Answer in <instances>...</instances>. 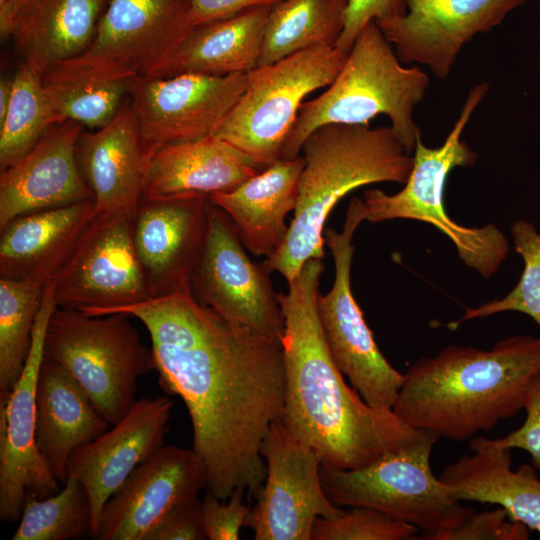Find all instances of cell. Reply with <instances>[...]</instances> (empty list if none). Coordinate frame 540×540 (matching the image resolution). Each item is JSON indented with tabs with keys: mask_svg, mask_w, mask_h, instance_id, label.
Returning <instances> with one entry per match:
<instances>
[{
	"mask_svg": "<svg viewBox=\"0 0 540 540\" xmlns=\"http://www.w3.org/2000/svg\"><path fill=\"white\" fill-rule=\"evenodd\" d=\"M114 313L149 333L161 387L186 405L208 492L223 500L256 494L266 477L261 446L283 410L281 340L224 318L191 289L107 314Z\"/></svg>",
	"mask_w": 540,
	"mask_h": 540,
	"instance_id": "obj_1",
	"label": "cell"
},
{
	"mask_svg": "<svg viewBox=\"0 0 540 540\" xmlns=\"http://www.w3.org/2000/svg\"><path fill=\"white\" fill-rule=\"evenodd\" d=\"M322 259L307 260L277 293L284 316L281 338L284 402L280 420L318 456L321 467L350 470L415 442L424 430L392 410L368 405L335 364L318 313Z\"/></svg>",
	"mask_w": 540,
	"mask_h": 540,
	"instance_id": "obj_2",
	"label": "cell"
},
{
	"mask_svg": "<svg viewBox=\"0 0 540 540\" xmlns=\"http://www.w3.org/2000/svg\"><path fill=\"white\" fill-rule=\"evenodd\" d=\"M540 369V339L516 335L490 350L449 346L413 363L392 411L414 429L464 441L516 416Z\"/></svg>",
	"mask_w": 540,
	"mask_h": 540,
	"instance_id": "obj_3",
	"label": "cell"
},
{
	"mask_svg": "<svg viewBox=\"0 0 540 540\" xmlns=\"http://www.w3.org/2000/svg\"><path fill=\"white\" fill-rule=\"evenodd\" d=\"M305 166L289 231L282 247L264 260L291 281L309 259H323L326 220L346 194L378 182L405 184L414 158L391 127L327 124L302 146Z\"/></svg>",
	"mask_w": 540,
	"mask_h": 540,
	"instance_id": "obj_4",
	"label": "cell"
},
{
	"mask_svg": "<svg viewBox=\"0 0 540 540\" xmlns=\"http://www.w3.org/2000/svg\"><path fill=\"white\" fill-rule=\"evenodd\" d=\"M428 86V75L417 66H402L391 43L370 21L357 35L328 89L301 104L281 158L299 157L305 140L321 126L369 125L378 115L390 119L391 129L410 154L421 137L413 112Z\"/></svg>",
	"mask_w": 540,
	"mask_h": 540,
	"instance_id": "obj_5",
	"label": "cell"
},
{
	"mask_svg": "<svg viewBox=\"0 0 540 540\" xmlns=\"http://www.w3.org/2000/svg\"><path fill=\"white\" fill-rule=\"evenodd\" d=\"M488 90V83H480L468 92L441 146L430 148L421 137L417 139L413 168L402 190L392 195L380 189L363 192L367 221L378 223L399 218L432 224L453 242L460 259L486 278L497 272L506 258L507 238L493 224L469 228L453 221L445 211L444 189L454 168L472 166L477 160V154L462 140V134Z\"/></svg>",
	"mask_w": 540,
	"mask_h": 540,
	"instance_id": "obj_6",
	"label": "cell"
},
{
	"mask_svg": "<svg viewBox=\"0 0 540 540\" xmlns=\"http://www.w3.org/2000/svg\"><path fill=\"white\" fill-rule=\"evenodd\" d=\"M438 436L424 430L412 444L357 469L321 467L324 491L337 506L368 507L416 526L419 539L448 540L473 513L431 468Z\"/></svg>",
	"mask_w": 540,
	"mask_h": 540,
	"instance_id": "obj_7",
	"label": "cell"
},
{
	"mask_svg": "<svg viewBox=\"0 0 540 540\" xmlns=\"http://www.w3.org/2000/svg\"><path fill=\"white\" fill-rule=\"evenodd\" d=\"M129 317L56 307L45 334L44 358L76 380L110 425L131 409L138 379L154 369L152 349Z\"/></svg>",
	"mask_w": 540,
	"mask_h": 540,
	"instance_id": "obj_8",
	"label": "cell"
},
{
	"mask_svg": "<svg viewBox=\"0 0 540 540\" xmlns=\"http://www.w3.org/2000/svg\"><path fill=\"white\" fill-rule=\"evenodd\" d=\"M346 58L335 46L316 47L250 71L246 90L214 136L268 167L281 158L303 99L329 86Z\"/></svg>",
	"mask_w": 540,
	"mask_h": 540,
	"instance_id": "obj_9",
	"label": "cell"
},
{
	"mask_svg": "<svg viewBox=\"0 0 540 540\" xmlns=\"http://www.w3.org/2000/svg\"><path fill=\"white\" fill-rule=\"evenodd\" d=\"M366 220L363 199L353 198L341 232L325 228L324 243L335 265L333 285L318 296V313L330 354L353 388L373 408L392 410L404 374L396 370L377 346L351 290L352 238Z\"/></svg>",
	"mask_w": 540,
	"mask_h": 540,
	"instance_id": "obj_10",
	"label": "cell"
},
{
	"mask_svg": "<svg viewBox=\"0 0 540 540\" xmlns=\"http://www.w3.org/2000/svg\"><path fill=\"white\" fill-rule=\"evenodd\" d=\"M133 226L128 214H95L52 278L57 307L105 315L153 297Z\"/></svg>",
	"mask_w": 540,
	"mask_h": 540,
	"instance_id": "obj_11",
	"label": "cell"
},
{
	"mask_svg": "<svg viewBox=\"0 0 540 540\" xmlns=\"http://www.w3.org/2000/svg\"><path fill=\"white\" fill-rule=\"evenodd\" d=\"M228 216L211 202L205 243L192 272L195 299L224 318L282 338L284 316L265 262L245 251Z\"/></svg>",
	"mask_w": 540,
	"mask_h": 540,
	"instance_id": "obj_12",
	"label": "cell"
},
{
	"mask_svg": "<svg viewBox=\"0 0 540 540\" xmlns=\"http://www.w3.org/2000/svg\"><path fill=\"white\" fill-rule=\"evenodd\" d=\"M266 477L245 526L255 540H311L315 521L343 510L326 495L317 454L279 419L265 436Z\"/></svg>",
	"mask_w": 540,
	"mask_h": 540,
	"instance_id": "obj_13",
	"label": "cell"
},
{
	"mask_svg": "<svg viewBox=\"0 0 540 540\" xmlns=\"http://www.w3.org/2000/svg\"><path fill=\"white\" fill-rule=\"evenodd\" d=\"M57 305L53 280L44 286L32 346L24 370L7 398H0V520L20 519L27 495L55 494L59 481L36 440V387L49 319Z\"/></svg>",
	"mask_w": 540,
	"mask_h": 540,
	"instance_id": "obj_14",
	"label": "cell"
},
{
	"mask_svg": "<svg viewBox=\"0 0 540 540\" xmlns=\"http://www.w3.org/2000/svg\"><path fill=\"white\" fill-rule=\"evenodd\" d=\"M248 82L249 72L138 76L130 96L147 159L162 145L214 136Z\"/></svg>",
	"mask_w": 540,
	"mask_h": 540,
	"instance_id": "obj_15",
	"label": "cell"
},
{
	"mask_svg": "<svg viewBox=\"0 0 540 540\" xmlns=\"http://www.w3.org/2000/svg\"><path fill=\"white\" fill-rule=\"evenodd\" d=\"M405 14L375 21L403 63L448 77L463 46L498 26L526 0H405Z\"/></svg>",
	"mask_w": 540,
	"mask_h": 540,
	"instance_id": "obj_16",
	"label": "cell"
},
{
	"mask_svg": "<svg viewBox=\"0 0 540 540\" xmlns=\"http://www.w3.org/2000/svg\"><path fill=\"white\" fill-rule=\"evenodd\" d=\"M204 488L206 470L196 452L163 445L105 502L95 539L144 540L168 512Z\"/></svg>",
	"mask_w": 540,
	"mask_h": 540,
	"instance_id": "obj_17",
	"label": "cell"
},
{
	"mask_svg": "<svg viewBox=\"0 0 540 540\" xmlns=\"http://www.w3.org/2000/svg\"><path fill=\"white\" fill-rule=\"evenodd\" d=\"M172 407L173 401L166 396L136 400L111 429L72 453L68 476L76 478L89 496L93 539L105 502L139 464L164 445Z\"/></svg>",
	"mask_w": 540,
	"mask_h": 540,
	"instance_id": "obj_18",
	"label": "cell"
},
{
	"mask_svg": "<svg viewBox=\"0 0 540 540\" xmlns=\"http://www.w3.org/2000/svg\"><path fill=\"white\" fill-rule=\"evenodd\" d=\"M210 205L209 197L141 199L133 238L153 297L191 289V275L206 239Z\"/></svg>",
	"mask_w": 540,
	"mask_h": 540,
	"instance_id": "obj_19",
	"label": "cell"
},
{
	"mask_svg": "<svg viewBox=\"0 0 540 540\" xmlns=\"http://www.w3.org/2000/svg\"><path fill=\"white\" fill-rule=\"evenodd\" d=\"M193 28L188 0H109L86 52L151 77Z\"/></svg>",
	"mask_w": 540,
	"mask_h": 540,
	"instance_id": "obj_20",
	"label": "cell"
},
{
	"mask_svg": "<svg viewBox=\"0 0 540 540\" xmlns=\"http://www.w3.org/2000/svg\"><path fill=\"white\" fill-rule=\"evenodd\" d=\"M83 129L71 120L51 126L27 154L0 171V228L23 214L93 200L75 155Z\"/></svg>",
	"mask_w": 540,
	"mask_h": 540,
	"instance_id": "obj_21",
	"label": "cell"
},
{
	"mask_svg": "<svg viewBox=\"0 0 540 540\" xmlns=\"http://www.w3.org/2000/svg\"><path fill=\"white\" fill-rule=\"evenodd\" d=\"M80 174L93 193L96 213L136 215L147 157L132 101L105 126L83 129L76 143Z\"/></svg>",
	"mask_w": 540,
	"mask_h": 540,
	"instance_id": "obj_22",
	"label": "cell"
},
{
	"mask_svg": "<svg viewBox=\"0 0 540 540\" xmlns=\"http://www.w3.org/2000/svg\"><path fill=\"white\" fill-rule=\"evenodd\" d=\"M265 168L216 136L165 144L148 156L142 199L210 197L233 190Z\"/></svg>",
	"mask_w": 540,
	"mask_h": 540,
	"instance_id": "obj_23",
	"label": "cell"
},
{
	"mask_svg": "<svg viewBox=\"0 0 540 540\" xmlns=\"http://www.w3.org/2000/svg\"><path fill=\"white\" fill-rule=\"evenodd\" d=\"M304 166L302 155L280 158L233 190L209 197L228 216L253 255L269 258L285 242L289 231L286 217L296 208Z\"/></svg>",
	"mask_w": 540,
	"mask_h": 540,
	"instance_id": "obj_24",
	"label": "cell"
},
{
	"mask_svg": "<svg viewBox=\"0 0 540 540\" xmlns=\"http://www.w3.org/2000/svg\"><path fill=\"white\" fill-rule=\"evenodd\" d=\"M470 455L447 465L439 479L460 501L497 504L509 518L540 533V479L528 465L513 470L511 449L496 439L470 440Z\"/></svg>",
	"mask_w": 540,
	"mask_h": 540,
	"instance_id": "obj_25",
	"label": "cell"
},
{
	"mask_svg": "<svg viewBox=\"0 0 540 540\" xmlns=\"http://www.w3.org/2000/svg\"><path fill=\"white\" fill-rule=\"evenodd\" d=\"M109 0H21L7 39L40 77L91 45Z\"/></svg>",
	"mask_w": 540,
	"mask_h": 540,
	"instance_id": "obj_26",
	"label": "cell"
},
{
	"mask_svg": "<svg viewBox=\"0 0 540 540\" xmlns=\"http://www.w3.org/2000/svg\"><path fill=\"white\" fill-rule=\"evenodd\" d=\"M96 214L94 200L20 215L0 228V278L46 284Z\"/></svg>",
	"mask_w": 540,
	"mask_h": 540,
	"instance_id": "obj_27",
	"label": "cell"
},
{
	"mask_svg": "<svg viewBox=\"0 0 540 540\" xmlns=\"http://www.w3.org/2000/svg\"><path fill=\"white\" fill-rule=\"evenodd\" d=\"M110 426L76 380L43 358L36 387V440L60 484L67 480L72 453Z\"/></svg>",
	"mask_w": 540,
	"mask_h": 540,
	"instance_id": "obj_28",
	"label": "cell"
},
{
	"mask_svg": "<svg viewBox=\"0 0 540 540\" xmlns=\"http://www.w3.org/2000/svg\"><path fill=\"white\" fill-rule=\"evenodd\" d=\"M137 78L85 51L49 68L41 82L58 124L71 120L96 130L115 117Z\"/></svg>",
	"mask_w": 540,
	"mask_h": 540,
	"instance_id": "obj_29",
	"label": "cell"
},
{
	"mask_svg": "<svg viewBox=\"0 0 540 540\" xmlns=\"http://www.w3.org/2000/svg\"><path fill=\"white\" fill-rule=\"evenodd\" d=\"M269 6L194 27L169 60L151 77L179 74L225 76L259 66Z\"/></svg>",
	"mask_w": 540,
	"mask_h": 540,
	"instance_id": "obj_30",
	"label": "cell"
},
{
	"mask_svg": "<svg viewBox=\"0 0 540 540\" xmlns=\"http://www.w3.org/2000/svg\"><path fill=\"white\" fill-rule=\"evenodd\" d=\"M347 6L348 0H281L271 6L258 67L307 49L336 46Z\"/></svg>",
	"mask_w": 540,
	"mask_h": 540,
	"instance_id": "obj_31",
	"label": "cell"
},
{
	"mask_svg": "<svg viewBox=\"0 0 540 540\" xmlns=\"http://www.w3.org/2000/svg\"><path fill=\"white\" fill-rule=\"evenodd\" d=\"M45 284L0 278V398H7L30 353Z\"/></svg>",
	"mask_w": 540,
	"mask_h": 540,
	"instance_id": "obj_32",
	"label": "cell"
},
{
	"mask_svg": "<svg viewBox=\"0 0 540 540\" xmlns=\"http://www.w3.org/2000/svg\"><path fill=\"white\" fill-rule=\"evenodd\" d=\"M12 81L11 102L0 123V171L20 160L58 124L39 75L21 62Z\"/></svg>",
	"mask_w": 540,
	"mask_h": 540,
	"instance_id": "obj_33",
	"label": "cell"
},
{
	"mask_svg": "<svg viewBox=\"0 0 540 540\" xmlns=\"http://www.w3.org/2000/svg\"><path fill=\"white\" fill-rule=\"evenodd\" d=\"M57 494L27 495L12 540H67L91 537L92 510L84 486L68 476Z\"/></svg>",
	"mask_w": 540,
	"mask_h": 540,
	"instance_id": "obj_34",
	"label": "cell"
},
{
	"mask_svg": "<svg viewBox=\"0 0 540 540\" xmlns=\"http://www.w3.org/2000/svg\"><path fill=\"white\" fill-rule=\"evenodd\" d=\"M511 233L515 251L523 258L524 269L516 286L502 299L477 308H466L465 314L448 327L456 329L461 323L505 311L528 315L540 329V233L525 220L513 223ZM540 339V337H539Z\"/></svg>",
	"mask_w": 540,
	"mask_h": 540,
	"instance_id": "obj_35",
	"label": "cell"
},
{
	"mask_svg": "<svg viewBox=\"0 0 540 540\" xmlns=\"http://www.w3.org/2000/svg\"><path fill=\"white\" fill-rule=\"evenodd\" d=\"M332 517H319L311 540H411L419 529L368 507H350Z\"/></svg>",
	"mask_w": 540,
	"mask_h": 540,
	"instance_id": "obj_36",
	"label": "cell"
},
{
	"mask_svg": "<svg viewBox=\"0 0 540 540\" xmlns=\"http://www.w3.org/2000/svg\"><path fill=\"white\" fill-rule=\"evenodd\" d=\"M244 492L235 491L223 500L207 492L202 506V521L209 540H238L245 526L250 507L244 502Z\"/></svg>",
	"mask_w": 540,
	"mask_h": 540,
	"instance_id": "obj_37",
	"label": "cell"
},
{
	"mask_svg": "<svg viewBox=\"0 0 540 540\" xmlns=\"http://www.w3.org/2000/svg\"><path fill=\"white\" fill-rule=\"evenodd\" d=\"M528 528L509 518L504 508L473 513L448 540H525Z\"/></svg>",
	"mask_w": 540,
	"mask_h": 540,
	"instance_id": "obj_38",
	"label": "cell"
},
{
	"mask_svg": "<svg viewBox=\"0 0 540 540\" xmlns=\"http://www.w3.org/2000/svg\"><path fill=\"white\" fill-rule=\"evenodd\" d=\"M523 409L526 417L522 426L496 441L504 448L525 450L540 470V369L528 382Z\"/></svg>",
	"mask_w": 540,
	"mask_h": 540,
	"instance_id": "obj_39",
	"label": "cell"
},
{
	"mask_svg": "<svg viewBox=\"0 0 540 540\" xmlns=\"http://www.w3.org/2000/svg\"><path fill=\"white\" fill-rule=\"evenodd\" d=\"M406 10L405 0H348L344 29L335 47L348 54L366 24L403 15Z\"/></svg>",
	"mask_w": 540,
	"mask_h": 540,
	"instance_id": "obj_40",
	"label": "cell"
},
{
	"mask_svg": "<svg viewBox=\"0 0 540 540\" xmlns=\"http://www.w3.org/2000/svg\"><path fill=\"white\" fill-rule=\"evenodd\" d=\"M203 539H207V537L202 521V506L196 497L174 507L145 536L144 540Z\"/></svg>",
	"mask_w": 540,
	"mask_h": 540,
	"instance_id": "obj_41",
	"label": "cell"
},
{
	"mask_svg": "<svg viewBox=\"0 0 540 540\" xmlns=\"http://www.w3.org/2000/svg\"><path fill=\"white\" fill-rule=\"evenodd\" d=\"M194 27L226 19L243 11L273 6L281 0H188Z\"/></svg>",
	"mask_w": 540,
	"mask_h": 540,
	"instance_id": "obj_42",
	"label": "cell"
},
{
	"mask_svg": "<svg viewBox=\"0 0 540 540\" xmlns=\"http://www.w3.org/2000/svg\"><path fill=\"white\" fill-rule=\"evenodd\" d=\"M21 0H0V35L6 40L12 17Z\"/></svg>",
	"mask_w": 540,
	"mask_h": 540,
	"instance_id": "obj_43",
	"label": "cell"
},
{
	"mask_svg": "<svg viewBox=\"0 0 540 540\" xmlns=\"http://www.w3.org/2000/svg\"><path fill=\"white\" fill-rule=\"evenodd\" d=\"M12 78L2 77L0 82V123L4 120L12 97Z\"/></svg>",
	"mask_w": 540,
	"mask_h": 540,
	"instance_id": "obj_44",
	"label": "cell"
}]
</instances>
